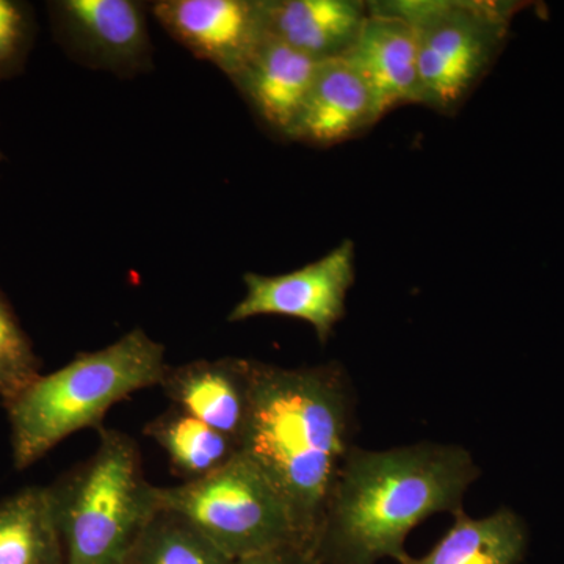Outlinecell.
Listing matches in <instances>:
<instances>
[{"label": "cell", "mask_w": 564, "mask_h": 564, "mask_svg": "<svg viewBox=\"0 0 564 564\" xmlns=\"http://www.w3.org/2000/svg\"><path fill=\"white\" fill-rule=\"evenodd\" d=\"M144 434L165 452L173 473L185 481L209 477L240 454L232 437L174 406L148 422Z\"/></svg>", "instance_id": "obj_17"}, {"label": "cell", "mask_w": 564, "mask_h": 564, "mask_svg": "<svg viewBox=\"0 0 564 564\" xmlns=\"http://www.w3.org/2000/svg\"><path fill=\"white\" fill-rule=\"evenodd\" d=\"M480 477L459 445L421 443L389 451L352 445L334 485L315 554L321 564L408 558V534L430 516L463 511Z\"/></svg>", "instance_id": "obj_2"}, {"label": "cell", "mask_w": 564, "mask_h": 564, "mask_svg": "<svg viewBox=\"0 0 564 564\" xmlns=\"http://www.w3.org/2000/svg\"><path fill=\"white\" fill-rule=\"evenodd\" d=\"M455 524L422 558L408 556L402 564H519L529 545V530L521 516L500 508L474 519L463 511Z\"/></svg>", "instance_id": "obj_15"}, {"label": "cell", "mask_w": 564, "mask_h": 564, "mask_svg": "<svg viewBox=\"0 0 564 564\" xmlns=\"http://www.w3.org/2000/svg\"><path fill=\"white\" fill-rule=\"evenodd\" d=\"M180 516L161 510L152 518L124 564H232Z\"/></svg>", "instance_id": "obj_18"}, {"label": "cell", "mask_w": 564, "mask_h": 564, "mask_svg": "<svg viewBox=\"0 0 564 564\" xmlns=\"http://www.w3.org/2000/svg\"><path fill=\"white\" fill-rule=\"evenodd\" d=\"M252 373V359H198L169 366L159 386L174 408L240 444L250 417Z\"/></svg>", "instance_id": "obj_11"}, {"label": "cell", "mask_w": 564, "mask_h": 564, "mask_svg": "<svg viewBox=\"0 0 564 564\" xmlns=\"http://www.w3.org/2000/svg\"><path fill=\"white\" fill-rule=\"evenodd\" d=\"M41 373V361L6 293L0 291V399L9 402Z\"/></svg>", "instance_id": "obj_19"}, {"label": "cell", "mask_w": 564, "mask_h": 564, "mask_svg": "<svg viewBox=\"0 0 564 564\" xmlns=\"http://www.w3.org/2000/svg\"><path fill=\"white\" fill-rule=\"evenodd\" d=\"M321 62L267 33L232 82L259 118L288 137L295 124Z\"/></svg>", "instance_id": "obj_13"}, {"label": "cell", "mask_w": 564, "mask_h": 564, "mask_svg": "<svg viewBox=\"0 0 564 564\" xmlns=\"http://www.w3.org/2000/svg\"><path fill=\"white\" fill-rule=\"evenodd\" d=\"M32 41L33 18L29 6L0 0V80L20 73Z\"/></svg>", "instance_id": "obj_20"}, {"label": "cell", "mask_w": 564, "mask_h": 564, "mask_svg": "<svg viewBox=\"0 0 564 564\" xmlns=\"http://www.w3.org/2000/svg\"><path fill=\"white\" fill-rule=\"evenodd\" d=\"M151 10L173 40L231 80L267 36L263 0H161Z\"/></svg>", "instance_id": "obj_8"}, {"label": "cell", "mask_w": 564, "mask_h": 564, "mask_svg": "<svg viewBox=\"0 0 564 564\" xmlns=\"http://www.w3.org/2000/svg\"><path fill=\"white\" fill-rule=\"evenodd\" d=\"M0 564H65L46 486L0 500Z\"/></svg>", "instance_id": "obj_16"}, {"label": "cell", "mask_w": 564, "mask_h": 564, "mask_svg": "<svg viewBox=\"0 0 564 564\" xmlns=\"http://www.w3.org/2000/svg\"><path fill=\"white\" fill-rule=\"evenodd\" d=\"M166 369L165 347L135 328L101 350L80 352L61 369L40 373L3 403L14 469L39 463L70 434L101 425L111 406L161 384Z\"/></svg>", "instance_id": "obj_3"}, {"label": "cell", "mask_w": 564, "mask_h": 564, "mask_svg": "<svg viewBox=\"0 0 564 564\" xmlns=\"http://www.w3.org/2000/svg\"><path fill=\"white\" fill-rule=\"evenodd\" d=\"M232 564H321L314 549L302 544L282 545L245 558L234 560Z\"/></svg>", "instance_id": "obj_21"}, {"label": "cell", "mask_w": 564, "mask_h": 564, "mask_svg": "<svg viewBox=\"0 0 564 564\" xmlns=\"http://www.w3.org/2000/svg\"><path fill=\"white\" fill-rule=\"evenodd\" d=\"M369 7L361 32L344 58L369 87L380 121L397 107L421 104V77L411 25L383 2Z\"/></svg>", "instance_id": "obj_10"}, {"label": "cell", "mask_w": 564, "mask_h": 564, "mask_svg": "<svg viewBox=\"0 0 564 564\" xmlns=\"http://www.w3.org/2000/svg\"><path fill=\"white\" fill-rule=\"evenodd\" d=\"M52 22L74 57L95 68L128 74L150 66L147 14L132 0H61Z\"/></svg>", "instance_id": "obj_9"}, {"label": "cell", "mask_w": 564, "mask_h": 564, "mask_svg": "<svg viewBox=\"0 0 564 564\" xmlns=\"http://www.w3.org/2000/svg\"><path fill=\"white\" fill-rule=\"evenodd\" d=\"M413 29L421 106L455 113L499 57L518 2L391 0L383 2Z\"/></svg>", "instance_id": "obj_5"}, {"label": "cell", "mask_w": 564, "mask_h": 564, "mask_svg": "<svg viewBox=\"0 0 564 564\" xmlns=\"http://www.w3.org/2000/svg\"><path fill=\"white\" fill-rule=\"evenodd\" d=\"M159 503L161 510L185 519L231 560L282 545H307L281 494L242 452L202 480L159 486Z\"/></svg>", "instance_id": "obj_6"}, {"label": "cell", "mask_w": 564, "mask_h": 564, "mask_svg": "<svg viewBox=\"0 0 564 564\" xmlns=\"http://www.w3.org/2000/svg\"><path fill=\"white\" fill-rule=\"evenodd\" d=\"M369 10L358 0H263L267 33L315 62L345 57Z\"/></svg>", "instance_id": "obj_14"}, {"label": "cell", "mask_w": 564, "mask_h": 564, "mask_svg": "<svg viewBox=\"0 0 564 564\" xmlns=\"http://www.w3.org/2000/svg\"><path fill=\"white\" fill-rule=\"evenodd\" d=\"M65 564H124L161 511L129 434L101 429L95 454L47 485Z\"/></svg>", "instance_id": "obj_4"}, {"label": "cell", "mask_w": 564, "mask_h": 564, "mask_svg": "<svg viewBox=\"0 0 564 564\" xmlns=\"http://www.w3.org/2000/svg\"><path fill=\"white\" fill-rule=\"evenodd\" d=\"M3 161V154H2V151H0V162Z\"/></svg>", "instance_id": "obj_22"}, {"label": "cell", "mask_w": 564, "mask_h": 564, "mask_svg": "<svg viewBox=\"0 0 564 564\" xmlns=\"http://www.w3.org/2000/svg\"><path fill=\"white\" fill-rule=\"evenodd\" d=\"M369 87L347 58L321 62L288 139L333 147L377 124Z\"/></svg>", "instance_id": "obj_12"}, {"label": "cell", "mask_w": 564, "mask_h": 564, "mask_svg": "<svg viewBox=\"0 0 564 564\" xmlns=\"http://www.w3.org/2000/svg\"><path fill=\"white\" fill-rule=\"evenodd\" d=\"M355 261V243L345 240L318 261L293 272L276 276L247 273L243 299L232 307L228 322L259 315L296 318L313 326L317 339L326 344L347 311Z\"/></svg>", "instance_id": "obj_7"}, {"label": "cell", "mask_w": 564, "mask_h": 564, "mask_svg": "<svg viewBox=\"0 0 564 564\" xmlns=\"http://www.w3.org/2000/svg\"><path fill=\"white\" fill-rule=\"evenodd\" d=\"M355 415V392L339 364L284 369L254 361L240 452L281 494L313 549L352 447Z\"/></svg>", "instance_id": "obj_1"}]
</instances>
